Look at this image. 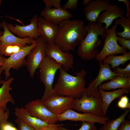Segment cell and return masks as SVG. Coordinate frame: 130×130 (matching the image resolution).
<instances>
[{
    "instance_id": "ffe728a7",
    "label": "cell",
    "mask_w": 130,
    "mask_h": 130,
    "mask_svg": "<svg viewBox=\"0 0 130 130\" xmlns=\"http://www.w3.org/2000/svg\"><path fill=\"white\" fill-rule=\"evenodd\" d=\"M14 111V114L17 117L35 130H41L49 124L39 119L32 116L25 107H16Z\"/></svg>"
},
{
    "instance_id": "7c38bea8",
    "label": "cell",
    "mask_w": 130,
    "mask_h": 130,
    "mask_svg": "<svg viewBox=\"0 0 130 130\" xmlns=\"http://www.w3.org/2000/svg\"><path fill=\"white\" fill-rule=\"evenodd\" d=\"M25 107L32 116L39 118L49 124H55L58 121L56 115L46 108L41 99L31 101L26 104Z\"/></svg>"
},
{
    "instance_id": "ee69618b",
    "label": "cell",
    "mask_w": 130,
    "mask_h": 130,
    "mask_svg": "<svg viewBox=\"0 0 130 130\" xmlns=\"http://www.w3.org/2000/svg\"><path fill=\"white\" fill-rule=\"evenodd\" d=\"M0 44H1V42H0Z\"/></svg>"
},
{
    "instance_id": "ac0fdd59",
    "label": "cell",
    "mask_w": 130,
    "mask_h": 130,
    "mask_svg": "<svg viewBox=\"0 0 130 130\" xmlns=\"http://www.w3.org/2000/svg\"><path fill=\"white\" fill-rule=\"evenodd\" d=\"M124 13V10L118 5L110 4L107 9L99 15L96 22L102 24L105 23L104 28L106 30L109 29L114 20L121 17Z\"/></svg>"
},
{
    "instance_id": "9c48e42d",
    "label": "cell",
    "mask_w": 130,
    "mask_h": 130,
    "mask_svg": "<svg viewBox=\"0 0 130 130\" xmlns=\"http://www.w3.org/2000/svg\"><path fill=\"white\" fill-rule=\"evenodd\" d=\"M46 56L53 59L60 64L66 71L73 68L74 57L70 51L64 52L54 43H47L46 49Z\"/></svg>"
},
{
    "instance_id": "83f0119b",
    "label": "cell",
    "mask_w": 130,
    "mask_h": 130,
    "mask_svg": "<svg viewBox=\"0 0 130 130\" xmlns=\"http://www.w3.org/2000/svg\"><path fill=\"white\" fill-rule=\"evenodd\" d=\"M58 130H71L60 126ZM77 130H97L95 123L87 121L82 122L81 127Z\"/></svg>"
},
{
    "instance_id": "d6a6232c",
    "label": "cell",
    "mask_w": 130,
    "mask_h": 130,
    "mask_svg": "<svg viewBox=\"0 0 130 130\" xmlns=\"http://www.w3.org/2000/svg\"><path fill=\"white\" fill-rule=\"evenodd\" d=\"M15 121L17 124L19 130H35L18 117H17Z\"/></svg>"
},
{
    "instance_id": "d590c367",
    "label": "cell",
    "mask_w": 130,
    "mask_h": 130,
    "mask_svg": "<svg viewBox=\"0 0 130 130\" xmlns=\"http://www.w3.org/2000/svg\"><path fill=\"white\" fill-rule=\"evenodd\" d=\"M117 130H130V121L124 119L120 123Z\"/></svg>"
},
{
    "instance_id": "8fae6325",
    "label": "cell",
    "mask_w": 130,
    "mask_h": 130,
    "mask_svg": "<svg viewBox=\"0 0 130 130\" xmlns=\"http://www.w3.org/2000/svg\"><path fill=\"white\" fill-rule=\"evenodd\" d=\"M74 99L71 97L59 96L54 93L42 102L51 112L56 115H58L72 109V105Z\"/></svg>"
},
{
    "instance_id": "7bdbcfd3",
    "label": "cell",
    "mask_w": 130,
    "mask_h": 130,
    "mask_svg": "<svg viewBox=\"0 0 130 130\" xmlns=\"http://www.w3.org/2000/svg\"><path fill=\"white\" fill-rule=\"evenodd\" d=\"M1 0H0V6L1 5ZM1 26L0 25V37L2 36V32L1 30H0V28H1Z\"/></svg>"
},
{
    "instance_id": "e575fe53",
    "label": "cell",
    "mask_w": 130,
    "mask_h": 130,
    "mask_svg": "<svg viewBox=\"0 0 130 130\" xmlns=\"http://www.w3.org/2000/svg\"><path fill=\"white\" fill-rule=\"evenodd\" d=\"M117 41L123 47L130 50V40L126 39L117 36Z\"/></svg>"
},
{
    "instance_id": "836d02e7",
    "label": "cell",
    "mask_w": 130,
    "mask_h": 130,
    "mask_svg": "<svg viewBox=\"0 0 130 130\" xmlns=\"http://www.w3.org/2000/svg\"><path fill=\"white\" fill-rule=\"evenodd\" d=\"M78 1V0H68L62 8L66 10H74L77 7Z\"/></svg>"
},
{
    "instance_id": "9a60e30c",
    "label": "cell",
    "mask_w": 130,
    "mask_h": 130,
    "mask_svg": "<svg viewBox=\"0 0 130 130\" xmlns=\"http://www.w3.org/2000/svg\"><path fill=\"white\" fill-rule=\"evenodd\" d=\"M6 22L5 20L1 23V27L4 29L2 34L0 37L1 44L0 47L9 45H16L22 47L30 45L32 43V39L29 37L20 38L14 35L8 29Z\"/></svg>"
},
{
    "instance_id": "74e56055",
    "label": "cell",
    "mask_w": 130,
    "mask_h": 130,
    "mask_svg": "<svg viewBox=\"0 0 130 130\" xmlns=\"http://www.w3.org/2000/svg\"><path fill=\"white\" fill-rule=\"evenodd\" d=\"M118 1L123 2L126 5L127 8V13L126 17L127 18L130 17V2L128 0H118Z\"/></svg>"
},
{
    "instance_id": "8d00e7d4",
    "label": "cell",
    "mask_w": 130,
    "mask_h": 130,
    "mask_svg": "<svg viewBox=\"0 0 130 130\" xmlns=\"http://www.w3.org/2000/svg\"><path fill=\"white\" fill-rule=\"evenodd\" d=\"M0 130H18L16 127L8 122L0 126Z\"/></svg>"
},
{
    "instance_id": "cb8c5ba5",
    "label": "cell",
    "mask_w": 130,
    "mask_h": 130,
    "mask_svg": "<svg viewBox=\"0 0 130 130\" xmlns=\"http://www.w3.org/2000/svg\"><path fill=\"white\" fill-rule=\"evenodd\" d=\"M130 60V52L129 51L120 56L114 54L106 56L102 61L103 63L110 65L112 69L118 67L120 65H123L127 61Z\"/></svg>"
},
{
    "instance_id": "1f68e13d",
    "label": "cell",
    "mask_w": 130,
    "mask_h": 130,
    "mask_svg": "<svg viewBox=\"0 0 130 130\" xmlns=\"http://www.w3.org/2000/svg\"><path fill=\"white\" fill-rule=\"evenodd\" d=\"M10 115V110L8 109L5 110L0 108V126L7 122Z\"/></svg>"
},
{
    "instance_id": "7402d4cb",
    "label": "cell",
    "mask_w": 130,
    "mask_h": 130,
    "mask_svg": "<svg viewBox=\"0 0 130 130\" xmlns=\"http://www.w3.org/2000/svg\"><path fill=\"white\" fill-rule=\"evenodd\" d=\"M125 88L130 90V76H117L107 83L101 84L98 89L108 91L117 88Z\"/></svg>"
},
{
    "instance_id": "5bb4252c",
    "label": "cell",
    "mask_w": 130,
    "mask_h": 130,
    "mask_svg": "<svg viewBox=\"0 0 130 130\" xmlns=\"http://www.w3.org/2000/svg\"><path fill=\"white\" fill-rule=\"evenodd\" d=\"M57 120L60 122L66 120L78 121H87L104 124L109 120L108 117H100L88 113H81L76 112L72 109L63 113L56 115Z\"/></svg>"
},
{
    "instance_id": "f1b7e54d",
    "label": "cell",
    "mask_w": 130,
    "mask_h": 130,
    "mask_svg": "<svg viewBox=\"0 0 130 130\" xmlns=\"http://www.w3.org/2000/svg\"><path fill=\"white\" fill-rule=\"evenodd\" d=\"M113 69V72L116 74L127 76H130V63L125 68H121L118 66Z\"/></svg>"
},
{
    "instance_id": "60d3db41",
    "label": "cell",
    "mask_w": 130,
    "mask_h": 130,
    "mask_svg": "<svg viewBox=\"0 0 130 130\" xmlns=\"http://www.w3.org/2000/svg\"><path fill=\"white\" fill-rule=\"evenodd\" d=\"M91 0H84L82 2L83 4L85 6H87L90 3Z\"/></svg>"
},
{
    "instance_id": "8992f818",
    "label": "cell",
    "mask_w": 130,
    "mask_h": 130,
    "mask_svg": "<svg viewBox=\"0 0 130 130\" xmlns=\"http://www.w3.org/2000/svg\"><path fill=\"white\" fill-rule=\"evenodd\" d=\"M118 25L114 24L110 28L106 30L103 47L95 58L99 62L102 61L109 55L123 54L127 52V49L119 46L117 43L116 30Z\"/></svg>"
},
{
    "instance_id": "ba28073f",
    "label": "cell",
    "mask_w": 130,
    "mask_h": 130,
    "mask_svg": "<svg viewBox=\"0 0 130 130\" xmlns=\"http://www.w3.org/2000/svg\"><path fill=\"white\" fill-rule=\"evenodd\" d=\"M37 39V44L27 56L25 65L31 78L34 77L36 70L46 56L47 43L40 36Z\"/></svg>"
},
{
    "instance_id": "44dd1931",
    "label": "cell",
    "mask_w": 130,
    "mask_h": 130,
    "mask_svg": "<svg viewBox=\"0 0 130 130\" xmlns=\"http://www.w3.org/2000/svg\"><path fill=\"white\" fill-rule=\"evenodd\" d=\"M130 90L126 88H122L112 91L107 92L98 89L102 97L103 109L105 116L111 103L115 99L120 98L124 94L130 93Z\"/></svg>"
},
{
    "instance_id": "d4e9b609",
    "label": "cell",
    "mask_w": 130,
    "mask_h": 130,
    "mask_svg": "<svg viewBox=\"0 0 130 130\" xmlns=\"http://www.w3.org/2000/svg\"><path fill=\"white\" fill-rule=\"evenodd\" d=\"M114 24L121 26L124 29L122 32L116 31V35L123 38L130 40V17L127 18L123 16L119 19L114 20Z\"/></svg>"
},
{
    "instance_id": "4dcf8cb0",
    "label": "cell",
    "mask_w": 130,
    "mask_h": 130,
    "mask_svg": "<svg viewBox=\"0 0 130 130\" xmlns=\"http://www.w3.org/2000/svg\"><path fill=\"white\" fill-rule=\"evenodd\" d=\"M117 105L118 107L121 109H130V103L127 96L125 95L123 96L120 98L118 101Z\"/></svg>"
},
{
    "instance_id": "4316f807",
    "label": "cell",
    "mask_w": 130,
    "mask_h": 130,
    "mask_svg": "<svg viewBox=\"0 0 130 130\" xmlns=\"http://www.w3.org/2000/svg\"><path fill=\"white\" fill-rule=\"evenodd\" d=\"M23 47L16 45H9L0 47V55L10 56L18 52Z\"/></svg>"
},
{
    "instance_id": "3957f363",
    "label": "cell",
    "mask_w": 130,
    "mask_h": 130,
    "mask_svg": "<svg viewBox=\"0 0 130 130\" xmlns=\"http://www.w3.org/2000/svg\"><path fill=\"white\" fill-rule=\"evenodd\" d=\"M85 27L86 35L78 45L77 53L83 60H90L95 58L99 52L98 48L101 40L99 36L104 38L106 30L102 24L97 22H89Z\"/></svg>"
},
{
    "instance_id": "6da1fadb",
    "label": "cell",
    "mask_w": 130,
    "mask_h": 130,
    "mask_svg": "<svg viewBox=\"0 0 130 130\" xmlns=\"http://www.w3.org/2000/svg\"><path fill=\"white\" fill-rule=\"evenodd\" d=\"M86 34L83 20H65L59 25L54 43L64 52L74 50Z\"/></svg>"
},
{
    "instance_id": "d6986e66",
    "label": "cell",
    "mask_w": 130,
    "mask_h": 130,
    "mask_svg": "<svg viewBox=\"0 0 130 130\" xmlns=\"http://www.w3.org/2000/svg\"><path fill=\"white\" fill-rule=\"evenodd\" d=\"M41 17L52 22L59 25L64 21L69 19L73 16L68 10L62 8H44L40 13Z\"/></svg>"
},
{
    "instance_id": "f35d334b",
    "label": "cell",
    "mask_w": 130,
    "mask_h": 130,
    "mask_svg": "<svg viewBox=\"0 0 130 130\" xmlns=\"http://www.w3.org/2000/svg\"><path fill=\"white\" fill-rule=\"evenodd\" d=\"M61 124H49L47 126L41 130H58Z\"/></svg>"
},
{
    "instance_id": "5b68a950",
    "label": "cell",
    "mask_w": 130,
    "mask_h": 130,
    "mask_svg": "<svg viewBox=\"0 0 130 130\" xmlns=\"http://www.w3.org/2000/svg\"><path fill=\"white\" fill-rule=\"evenodd\" d=\"M72 108L84 113L104 117L103 103L101 95L88 96L85 93L79 98L74 99Z\"/></svg>"
},
{
    "instance_id": "7a4b0ae2",
    "label": "cell",
    "mask_w": 130,
    "mask_h": 130,
    "mask_svg": "<svg viewBox=\"0 0 130 130\" xmlns=\"http://www.w3.org/2000/svg\"><path fill=\"white\" fill-rule=\"evenodd\" d=\"M56 83L53 87L54 92L57 95L69 97L74 99L81 97L86 92L85 77L86 72L82 69L75 73V76L68 73L61 68Z\"/></svg>"
},
{
    "instance_id": "52a82bcc",
    "label": "cell",
    "mask_w": 130,
    "mask_h": 130,
    "mask_svg": "<svg viewBox=\"0 0 130 130\" xmlns=\"http://www.w3.org/2000/svg\"><path fill=\"white\" fill-rule=\"evenodd\" d=\"M38 42V39H32V43L29 45L23 47L18 52L6 58L1 66L5 76V80L8 79L10 76V71L13 68L18 70L25 65L26 57Z\"/></svg>"
},
{
    "instance_id": "484cf974",
    "label": "cell",
    "mask_w": 130,
    "mask_h": 130,
    "mask_svg": "<svg viewBox=\"0 0 130 130\" xmlns=\"http://www.w3.org/2000/svg\"><path fill=\"white\" fill-rule=\"evenodd\" d=\"M130 109H127L120 116L112 120H108L99 130H117L120 123L124 119L130 111Z\"/></svg>"
},
{
    "instance_id": "277c9868",
    "label": "cell",
    "mask_w": 130,
    "mask_h": 130,
    "mask_svg": "<svg viewBox=\"0 0 130 130\" xmlns=\"http://www.w3.org/2000/svg\"><path fill=\"white\" fill-rule=\"evenodd\" d=\"M62 65L52 58L46 56L39 65L40 81L44 85L45 90L41 99L43 102L50 95L54 93L53 84L56 73Z\"/></svg>"
},
{
    "instance_id": "603a6c76",
    "label": "cell",
    "mask_w": 130,
    "mask_h": 130,
    "mask_svg": "<svg viewBox=\"0 0 130 130\" xmlns=\"http://www.w3.org/2000/svg\"><path fill=\"white\" fill-rule=\"evenodd\" d=\"M14 79L13 77H11L3 80L0 87V108L5 110L8 109L6 105L8 102L13 104L15 103L14 99L9 93L10 91L12 89L11 85Z\"/></svg>"
},
{
    "instance_id": "f546056e",
    "label": "cell",
    "mask_w": 130,
    "mask_h": 130,
    "mask_svg": "<svg viewBox=\"0 0 130 130\" xmlns=\"http://www.w3.org/2000/svg\"><path fill=\"white\" fill-rule=\"evenodd\" d=\"M42 1L44 3L45 8H51L52 6L57 9L62 8L60 0H42Z\"/></svg>"
},
{
    "instance_id": "ab89813d",
    "label": "cell",
    "mask_w": 130,
    "mask_h": 130,
    "mask_svg": "<svg viewBox=\"0 0 130 130\" xmlns=\"http://www.w3.org/2000/svg\"><path fill=\"white\" fill-rule=\"evenodd\" d=\"M6 58L3 56L0 55V66L1 67L4 61Z\"/></svg>"
},
{
    "instance_id": "4fadbf2b",
    "label": "cell",
    "mask_w": 130,
    "mask_h": 130,
    "mask_svg": "<svg viewBox=\"0 0 130 130\" xmlns=\"http://www.w3.org/2000/svg\"><path fill=\"white\" fill-rule=\"evenodd\" d=\"M38 17L35 15L30 20L29 24L26 26H20L16 24L15 26L11 23H6V26L13 34L21 38L29 37L37 39L40 35L37 29V24Z\"/></svg>"
},
{
    "instance_id": "30bf717a",
    "label": "cell",
    "mask_w": 130,
    "mask_h": 130,
    "mask_svg": "<svg viewBox=\"0 0 130 130\" xmlns=\"http://www.w3.org/2000/svg\"><path fill=\"white\" fill-rule=\"evenodd\" d=\"M99 69L96 78L89 84L86 88V93L88 96H98L100 95L98 90V87L103 82L111 80L117 76L122 75L114 72L111 69L110 65L99 62Z\"/></svg>"
},
{
    "instance_id": "b9f144b4",
    "label": "cell",
    "mask_w": 130,
    "mask_h": 130,
    "mask_svg": "<svg viewBox=\"0 0 130 130\" xmlns=\"http://www.w3.org/2000/svg\"><path fill=\"white\" fill-rule=\"evenodd\" d=\"M3 70L1 68V66H0V85L1 84H2L3 80L1 79V75L2 72Z\"/></svg>"
},
{
    "instance_id": "2e32d148",
    "label": "cell",
    "mask_w": 130,
    "mask_h": 130,
    "mask_svg": "<svg viewBox=\"0 0 130 130\" xmlns=\"http://www.w3.org/2000/svg\"><path fill=\"white\" fill-rule=\"evenodd\" d=\"M37 26L40 37L47 43H54L59 25L41 17L38 18Z\"/></svg>"
},
{
    "instance_id": "e0dca14e",
    "label": "cell",
    "mask_w": 130,
    "mask_h": 130,
    "mask_svg": "<svg viewBox=\"0 0 130 130\" xmlns=\"http://www.w3.org/2000/svg\"><path fill=\"white\" fill-rule=\"evenodd\" d=\"M110 2L109 0H91L83 9L86 20L89 22H96L99 15L107 9Z\"/></svg>"
}]
</instances>
